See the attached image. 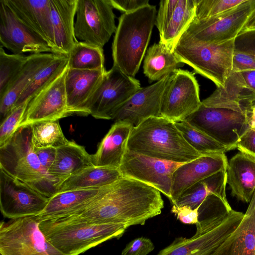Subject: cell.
I'll return each instance as SVG.
<instances>
[{
    "label": "cell",
    "instance_id": "cell-1",
    "mask_svg": "<svg viewBox=\"0 0 255 255\" xmlns=\"http://www.w3.org/2000/svg\"><path fill=\"white\" fill-rule=\"evenodd\" d=\"M161 192L147 184L122 177L103 187L84 209L66 216L93 224L143 225L161 213Z\"/></svg>",
    "mask_w": 255,
    "mask_h": 255
},
{
    "label": "cell",
    "instance_id": "cell-2",
    "mask_svg": "<svg viewBox=\"0 0 255 255\" xmlns=\"http://www.w3.org/2000/svg\"><path fill=\"white\" fill-rule=\"evenodd\" d=\"M127 149L160 160L184 163L201 155L185 139L175 123L152 117L132 128Z\"/></svg>",
    "mask_w": 255,
    "mask_h": 255
},
{
    "label": "cell",
    "instance_id": "cell-3",
    "mask_svg": "<svg viewBox=\"0 0 255 255\" xmlns=\"http://www.w3.org/2000/svg\"><path fill=\"white\" fill-rule=\"evenodd\" d=\"M156 13V6L149 4L120 16L112 44L113 66L134 77L146 54Z\"/></svg>",
    "mask_w": 255,
    "mask_h": 255
},
{
    "label": "cell",
    "instance_id": "cell-4",
    "mask_svg": "<svg viewBox=\"0 0 255 255\" xmlns=\"http://www.w3.org/2000/svg\"><path fill=\"white\" fill-rule=\"evenodd\" d=\"M128 227L119 224H93L71 217L42 221L39 228L46 240L64 255H79L113 238Z\"/></svg>",
    "mask_w": 255,
    "mask_h": 255
},
{
    "label": "cell",
    "instance_id": "cell-5",
    "mask_svg": "<svg viewBox=\"0 0 255 255\" xmlns=\"http://www.w3.org/2000/svg\"><path fill=\"white\" fill-rule=\"evenodd\" d=\"M31 137L30 126H20L0 147V168L49 198L57 193L59 181L41 166Z\"/></svg>",
    "mask_w": 255,
    "mask_h": 255
},
{
    "label": "cell",
    "instance_id": "cell-6",
    "mask_svg": "<svg viewBox=\"0 0 255 255\" xmlns=\"http://www.w3.org/2000/svg\"><path fill=\"white\" fill-rule=\"evenodd\" d=\"M244 216V213L232 209L221 215L199 219L194 235L189 238L176 239L156 255H215Z\"/></svg>",
    "mask_w": 255,
    "mask_h": 255
},
{
    "label": "cell",
    "instance_id": "cell-7",
    "mask_svg": "<svg viewBox=\"0 0 255 255\" xmlns=\"http://www.w3.org/2000/svg\"><path fill=\"white\" fill-rule=\"evenodd\" d=\"M235 40L212 44L178 43L174 52L181 63L222 88L233 71Z\"/></svg>",
    "mask_w": 255,
    "mask_h": 255
},
{
    "label": "cell",
    "instance_id": "cell-8",
    "mask_svg": "<svg viewBox=\"0 0 255 255\" xmlns=\"http://www.w3.org/2000/svg\"><path fill=\"white\" fill-rule=\"evenodd\" d=\"M255 11V0H245L219 15L194 19L178 43L212 44L236 39Z\"/></svg>",
    "mask_w": 255,
    "mask_h": 255
},
{
    "label": "cell",
    "instance_id": "cell-9",
    "mask_svg": "<svg viewBox=\"0 0 255 255\" xmlns=\"http://www.w3.org/2000/svg\"><path fill=\"white\" fill-rule=\"evenodd\" d=\"M139 81L113 66L82 108L81 115L112 120L117 110L141 88Z\"/></svg>",
    "mask_w": 255,
    "mask_h": 255
},
{
    "label": "cell",
    "instance_id": "cell-10",
    "mask_svg": "<svg viewBox=\"0 0 255 255\" xmlns=\"http://www.w3.org/2000/svg\"><path fill=\"white\" fill-rule=\"evenodd\" d=\"M36 216L0 223L1 255H64L45 238Z\"/></svg>",
    "mask_w": 255,
    "mask_h": 255
},
{
    "label": "cell",
    "instance_id": "cell-11",
    "mask_svg": "<svg viewBox=\"0 0 255 255\" xmlns=\"http://www.w3.org/2000/svg\"><path fill=\"white\" fill-rule=\"evenodd\" d=\"M232 150L249 129L246 115L230 109L207 107L202 104L184 120Z\"/></svg>",
    "mask_w": 255,
    "mask_h": 255
},
{
    "label": "cell",
    "instance_id": "cell-12",
    "mask_svg": "<svg viewBox=\"0 0 255 255\" xmlns=\"http://www.w3.org/2000/svg\"><path fill=\"white\" fill-rule=\"evenodd\" d=\"M113 9L109 0H77V40L103 48L117 29Z\"/></svg>",
    "mask_w": 255,
    "mask_h": 255
},
{
    "label": "cell",
    "instance_id": "cell-13",
    "mask_svg": "<svg viewBox=\"0 0 255 255\" xmlns=\"http://www.w3.org/2000/svg\"><path fill=\"white\" fill-rule=\"evenodd\" d=\"M199 92L194 74L177 69L170 75L163 91L161 116L173 122L184 121L201 106Z\"/></svg>",
    "mask_w": 255,
    "mask_h": 255
},
{
    "label": "cell",
    "instance_id": "cell-14",
    "mask_svg": "<svg viewBox=\"0 0 255 255\" xmlns=\"http://www.w3.org/2000/svg\"><path fill=\"white\" fill-rule=\"evenodd\" d=\"M49 198L0 168V209L11 220L40 214Z\"/></svg>",
    "mask_w": 255,
    "mask_h": 255
},
{
    "label": "cell",
    "instance_id": "cell-15",
    "mask_svg": "<svg viewBox=\"0 0 255 255\" xmlns=\"http://www.w3.org/2000/svg\"><path fill=\"white\" fill-rule=\"evenodd\" d=\"M181 164L151 158L127 149L118 169L122 177L151 186L169 199L173 174Z\"/></svg>",
    "mask_w": 255,
    "mask_h": 255
},
{
    "label": "cell",
    "instance_id": "cell-16",
    "mask_svg": "<svg viewBox=\"0 0 255 255\" xmlns=\"http://www.w3.org/2000/svg\"><path fill=\"white\" fill-rule=\"evenodd\" d=\"M0 43L13 54L52 53L47 43L20 20L5 0H0Z\"/></svg>",
    "mask_w": 255,
    "mask_h": 255
},
{
    "label": "cell",
    "instance_id": "cell-17",
    "mask_svg": "<svg viewBox=\"0 0 255 255\" xmlns=\"http://www.w3.org/2000/svg\"><path fill=\"white\" fill-rule=\"evenodd\" d=\"M68 68L67 64L55 80L31 99L20 126L57 121L69 115L65 84Z\"/></svg>",
    "mask_w": 255,
    "mask_h": 255
},
{
    "label": "cell",
    "instance_id": "cell-18",
    "mask_svg": "<svg viewBox=\"0 0 255 255\" xmlns=\"http://www.w3.org/2000/svg\"><path fill=\"white\" fill-rule=\"evenodd\" d=\"M171 74L134 93L115 113L113 119L137 127L152 117H160L162 96Z\"/></svg>",
    "mask_w": 255,
    "mask_h": 255
},
{
    "label": "cell",
    "instance_id": "cell-19",
    "mask_svg": "<svg viewBox=\"0 0 255 255\" xmlns=\"http://www.w3.org/2000/svg\"><path fill=\"white\" fill-rule=\"evenodd\" d=\"M228 162L225 153H218L202 155L181 164L172 175L169 199L171 204L192 185L220 171L226 170Z\"/></svg>",
    "mask_w": 255,
    "mask_h": 255
},
{
    "label": "cell",
    "instance_id": "cell-20",
    "mask_svg": "<svg viewBox=\"0 0 255 255\" xmlns=\"http://www.w3.org/2000/svg\"><path fill=\"white\" fill-rule=\"evenodd\" d=\"M18 18L41 37L55 54L50 0H5Z\"/></svg>",
    "mask_w": 255,
    "mask_h": 255
},
{
    "label": "cell",
    "instance_id": "cell-21",
    "mask_svg": "<svg viewBox=\"0 0 255 255\" xmlns=\"http://www.w3.org/2000/svg\"><path fill=\"white\" fill-rule=\"evenodd\" d=\"M106 71L68 68L65 84L69 115H81L83 107L100 85Z\"/></svg>",
    "mask_w": 255,
    "mask_h": 255
},
{
    "label": "cell",
    "instance_id": "cell-22",
    "mask_svg": "<svg viewBox=\"0 0 255 255\" xmlns=\"http://www.w3.org/2000/svg\"><path fill=\"white\" fill-rule=\"evenodd\" d=\"M202 104L228 109L246 115L255 105V92L246 86L237 72L233 71L224 86L217 88L202 101Z\"/></svg>",
    "mask_w": 255,
    "mask_h": 255
},
{
    "label": "cell",
    "instance_id": "cell-23",
    "mask_svg": "<svg viewBox=\"0 0 255 255\" xmlns=\"http://www.w3.org/2000/svg\"><path fill=\"white\" fill-rule=\"evenodd\" d=\"M77 0H50L55 53L67 56L75 43L74 17Z\"/></svg>",
    "mask_w": 255,
    "mask_h": 255
},
{
    "label": "cell",
    "instance_id": "cell-24",
    "mask_svg": "<svg viewBox=\"0 0 255 255\" xmlns=\"http://www.w3.org/2000/svg\"><path fill=\"white\" fill-rule=\"evenodd\" d=\"M132 128L127 123L115 122L92 154L94 166L118 169L127 149Z\"/></svg>",
    "mask_w": 255,
    "mask_h": 255
},
{
    "label": "cell",
    "instance_id": "cell-25",
    "mask_svg": "<svg viewBox=\"0 0 255 255\" xmlns=\"http://www.w3.org/2000/svg\"><path fill=\"white\" fill-rule=\"evenodd\" d=\"M103 188L72 190L56 193L49 198L45 208L36 217L40 222L76 213L88 205Z\"/></svg>",
    "mask_w": 255,
    "mask_h": 255
},
{
    "label": "cell",
    "instance_id": "cell-26",
    "mask_svg": "<svg viewBox=\"0 0 255 255\" xmlns=\"http://www.w3.org/2000/svg\"><path fill=\"white\" fill-rule=\"evenodd\" d=\"M57 55L52 53H41L28 56L25 63L8 90L0 98V116L1 121L15 108L20 95L35 75Z\"/></svg>",
    "mask_w": 255,
    "mask_h": 255
},
{
    "label": "cell",
    "instance_id": "cell-27",
    "mask_svg": "<svg viewBox=\"0 0 255 255\" xmlns=\"http://www.w3.org/2000/svg\"><path fill=\"white\" fill-rule=\"evenodd\" d=\"M226 174L232 196L250 202L255 190V158L244 152L236 154L228 161Z\"/></svg>",
    "mask_w": 255,
    "mask_h": 255
},
{
    "label": "cell",
    "instance_id": "cell-28",
    "mask_svg": "<svg viewBox=\"0 0 255 255\" xmlns=\"http://www.w3.org/2000/svg\"><path fill=\"white\" fill-rule=\"evenodd\" d=\"M94 166L92 155L89 154L84 146L74 141H69L56 148L54 161L48 173L58 180L59 184L82 170Z\"/></svg>",
    "mask_w": 255,
    "mask_h": 255
},
{
    "label": "cell",
    "instance_id": "cell-29",
    "mask_svg": "<svg viewBox=\"0 0 255 255\" xmlns=\"http://www.w3.org/2000/svg\"><path fill=\"white\" fill-rule=\"evenodd\" d=\"M215 255H255V190L241 222Z\"/></svg>",
    "mask_w": 255,
    "mask_h": 255
},
{
    "label": "cell",
    "instance_id": "cell-30",
    "mask_svg": "<svg viewBox=\"0 0 255 255\" xmlns=\"http://www.w3.org/2000/svg\"><path fill=\"white\" fill-rule=\"evenodd\" d=\"M226 184V170H223L189 187L172 205L179 207L187 206L192 209H199L207 197L212 194L227 201Z\"/></svg>",
    "mask_w": 255,
    "mask_h": 255
},
{
    "label": "cell",
    "instance_id": "cell-31",
    "mask_svg": "<svg viewBox=\"0 0 255 255\" xmlns=\"http://www.w3.org/2000/svg\"><path fill=\"white\" fill-rule=\"evenodd\" d=\"M122 176L119 169L92 166L69 177L56 185L57 193L89 188H101L113 184Z\"/></svg>",
    "mask_w": 255,
    "mask_h": 255
},
{
    "label": "cell",
    "instance_id": "cell-32",
    "mask_svg": "<svg viewBox=\"0 0 255 255\" xmlns=\"http://www.w3.org/2000/svg\"><path fill=\"white\" fill-rule=\"evenodd\" d=\"M180 63L174 50L159 42L146 51L143 61V73L150 83L157 82L173 73Z\"/></svg>",
    "mask_w": 255,
    "mask_h": 255
},
{
    "label": "cell",
    "instance_id": "cell-33",
    "mask_svg": "<svg viewBox=\"0 0 255 255\" xmlns=\"http://www.w3.org/2000/svg\"><path fill=\"white\" fill-rule=\"evenodd\" d=\"M196 0H178L173 15L159 42L174 50L195 16Z\"/></svg>",
    "mask_w": 255,
    "mask_h": 255
},
{
    "label": "cell",
    "instance_id": "cell-34",
    "mask_svg": "<svg viewBox=\"0 0 255 255\" xmlns=\"http://www.w3.org/2000/svg\"><path fill=\"white\" fill-rule=\"evenodd\" d=\"M69 69L105 70L103 49L83 41H78L67 56Z\"/></svg>",
    "mask_w": 255,
    "mask_h": 255
},
{
    "label": "cell",
    "instance_id": "cell-35",
    "mask_svg": "<svg viewBox=\"0 0 255 255\" xmlns=\"http://www.w3.org/2000/svg\"><path fill=\"white\" fill-rule=\"evenodd\" d=\"M67 64V56L57 55L51 62L35 75L20 95L16 107L27 99L34 97L55 80L64 70Z\"/></svg>",
    "mask_w": 255,
    "mask_h": 255
},
{
    "label": "cell",
    "instance_id": "cell-36",
    "mask_svg": "<svg viewBox=\"0 0 255 255\" xmlns=\"http://www.w3.org/2000/svg\"><path fill=\"white\" fill-rule=\"evenodd\" d=\"M186 141L201 155L225 153L230 149L186 121L174 122Z\"/></svg>",
    "mask_w": 255,
    "mask_h": 255
},
{
    "label": "cell",
    "instance_id": "cell-37",
    "mask_svg": "<svg viewBox=\"0 0 255 255\" xmlns=\"http://www.w3.org/2000/svg\"><path fill=\"white\" fill-rule=\"evenodd\" d=\"M34 148H57L69 140L64 135L59 120L36 123L30 125Z\"/></svg>",
    "mask_w": 255,
    "mask_h": 255
},
{
    "label": "cell",
    "instance_id": "cell-38",
    "mask_svg": "<svg viewBox=\"0 0 255 255\" xmlns=\"http://www.w3.org/2000/svg\"><path fill=\"white\" fill-rule=\"evenodd\" d=\"M28 56L7 54L0 48V98L8 90L25 63Z\"/></svg>",
    "mask_w": 255,
    "mask_h": 255
},
{
    "label": "cell",
    "instance_id": "cell-39",
    "mask_svg": "<svg viewBox=\"0 0 255 255\" xmlns=\"http://www.w3.org/2000/svg\"><path fill=\"white\" fill-rule=\"evenodd\" d=\"M31 99H27L16 106L1 121L0 126V147L10 138L19 127Z\"/></svg>",
    "mask_w": 255,
    "mask_h": 255
},
{
    "label": "cell",
    "instance_id": "cell-40",
    "mask_svg": "<svg viewBox=\"0 0 255 255\" xmlns=\"http://www.w3.org/2000/svg\"><path fill=\"white\" fill-rule=\"evenodd\" d=\"M245 0H196L195 16L200 20L221 14L243 2Z\"/></svg>",
    "mask_w": 255,
    "mask_h": 255
},
{
    "label": "cell",
    "instance_id": "cell-41",
    "mask_svg": "<svg viewBox=\"0 0 255 255\" xmlns=\"http://www.w3.org/2000/svg\"><path fill=\"white\" fill-rule=\"evenodd\" d=\"M178 2V0H162L160 1L155 21L159 36L162 34L167 27Z\"/></svg>",
    "mask_w": 255,
    "mask_h": 255
},
{
    "label": "cell",
    "instance_id": "cell-42",
    "mask_svg": "<svg viewBox=\"0 0 255 255\" xmlns=\"http://www.w3.org/2000/svg\"><path fill=\"white\" fill-rule=\"evenodd\" d=\"M154 249V244L150 239L142 237L136 238L127 244L121 255H147Z\"/></svg>",
    "mask_w": 255,
    "mask_h": 255
},
{
    "label": "cell",
    "instance_id": "cell-43",
    "mask_svg": "<svg viewBox=\"0 0 255 255\" xmlns=\"http://www.w3.org/2000/svg\"><path fill=\"white\" fill-rule=\"evenodd\" d=\"M255 70V58L251 55L236 49L233 56V71Z\"/></svg>",
    "mask_w": 255,
    "mask_h": 255
},
{
    "label": "cell",
    "instance_id": "cell-44",
    "mask_svg": "<svg viewBox=\"0 0 255 255\" xmlns=\"http://www.w3.org/2000/svg\"><path fill=\"white\" fill-rule=\"evenodd\" d=\"M171 211L177 218L185 224H197L199 221V209H192L187 206L172 205Z\"/></svg>",
    "mask_w": 255,
    "mask_h": 255
},
{
    "label": "cell",
    "instance_id": "cell-45",
    "mask_svg": "<svg viewBox=\"0 0 255 255\" xmlns=\"http://www.w3.org/2000/svg\"><path fill=\"white\" fill-rule=\"evenodd\" d=\"M236 148L255 158V128L247 130L240 137Z\"/></svg>",
    "mask_w": 255,
    "mask_h": 255
},
{
    "label": "cell",
    "instance_id": "cell-46",
    "mask_svg": "<svg viewBox=\"0 0 255 255\" xmlns=\"http://www.w3.org/2000/svg\"><path fill=\"white\" fill-rule=\"evenodd\" d=\"M236 48L255 58V31L241 33L235 40Z\"/></svg>",
    "mask_w": 255,
    "mask_h": 255
},
{
    "label": "cell",
    "instance_id": "cell-47",
    "mask_svg": "<svg viewBox=\"0 0 255 255\" xmlns=\"http://www.w3.org/2000/svg\"><path fill=\"white\" fill-rule=\"evenodd\" d=\"M114 8L124 13L135 11L149 4V0H109Z\"/></svg>",
    "mask_w": 255,
    "mask_h": 255
},
{
    "label": "cell",
    "instance_id": "cell-48",
    "mask_svg": "<svg viewBox=\"0 0 255 255\" xmlns=\"http://www.w3.org/2000/svg\"><path fill=\"white\" fill-rule=\"evenodd\" d=\"M34 151L41 166L48 172L54 161L56 154V148L49 147L37 148L34 147Z\"/></svg>",
    "mask_w": 255,
    "mask_h": 255
},
{
    "label": "cell",
    "instance_id": "cell-49",
    "mask_svg": "<svg viewBox=\"0 0 255 255\" xmlns=\"http://www.w3.org/2000/svg\"><path fill=\"white\" fill-rule=\"evenodd\" d=\"M236 72L245 86L255 92V70H245Z\"/></svg>",
    "mask_w": 255,
    "mask_h": 255
},
{
    "label": "cell",
    "instance_id": "cell-50",
    "mask_svg": "<svg viewBox=\"0 0 255 255\" xmlns=\"http://www.w3.org/2000/svg\"><path fill=\"white\" fill-rule=\"evenodd\" d=\"M246 121L249 128H255V105L246 114Z\"/></svg>",
    "mask_w": 255,
    "mask_h": 255
},
{
    "label": "cell",
    "instance_id": "cell-51",
    "mask_svg": "<svg viewBox=\"0 0 255 255\" xmlns=\"http://www.w3.org/2000/svg\"><path fill=\"white\" fill-rule=\"evenodd\" d=\"M255 31V11L243 29L242 33Z\"/></svg>",
    "mask_w": 255,
    "mask_h": 255
},
{
    "label": "cell",
    "instance_id": "cell-52",
    "mask_svg": "<svg viewBox=\"0 0 255 255\" xmlns=\"http://www.w3.org/2000/svg\"><path fill=\"white\" fill-rule=\"evenodd\" d=\"M0 255H1L0 254Z\"/></svg>",
    "mask_w": 255,
    "mask_h": 255
}]
</instances>
